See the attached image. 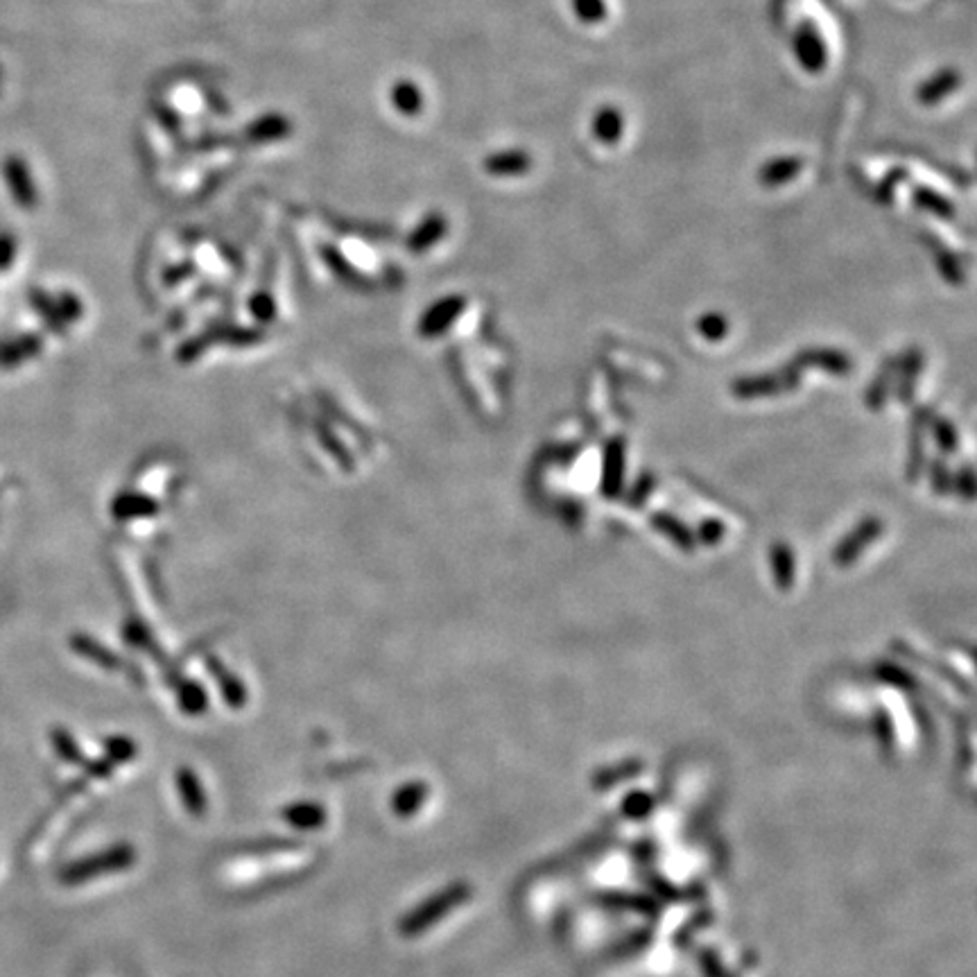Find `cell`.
I'll return each instance as SVG.
<instances>
[{
    "label": "cell",
    "instance_id": "obj_1",
    "mask_svg": "<svg viewBox=\"0 0 977 977\" xmlns=\"http://www.w3.org/2000/svg\"><path fill=\"white\" fill-rule=\"evenodd\" d=\"M466 896H469L466 885H451L446 887L444 892L430 896L426 903H421L419 907H414L410 914H405V919L401 921V935L403 937L423 935V932L430 930L432 925H437L439 919H444L448 912L455 910Z\"/></svg>",
    "mask_w": 977,
    "mask_h": 977
},
{
    "label": "cell",
    "instance_id": "obj_2",
    "mask_svg": "<svg viewBox=\"0 0 977 977\" xmlns=\"http://www.w3.org/2000/svg\"><path fill=\"white\" fill-rule=\"evenodd\" d=\"M3 177H5L7 190H10V195H12V200L16 206H21V209L30 211L39 204V188H37V184H34L32 172L28 168V163H25V159L16 157V154H10V157L3 161Z\"/></svg>",
    "mask_w": 977,
    "mask_h": 977
},
{
    "label": "cell",
    "instance_id": "obj_3",
    "mask_svg": "<svg viewBox=\"0 0 977 977\" xmlns=\"http://www.w3.org/2000/svg\"><path fill=\"white\" fill-rule=\"evenodd\" d=\"M134 862H136V853L132 846H116V849H111L109 853H102L98 858L82 862L80 867H75V871H71V878L84 880V878L102 876V873L125 871L132 867Z\"/></svg>",
    "mask_w": 977,
    "mask_h": 977
},
{
    "label": "cell",
    "instance_id": "obj_4",
    "mask_svg": "<svg viewBox=\"0 0 977 977\" xmlns=\"http://www.w3.org/2000/svg\"><path fill=\"white\" fill-rule=\"evenodd\" d=\"M794 53H797L801 66L812 73H819L826 66V43L808 23L801 25L797 37H794Z\"/></svg>",
    "mask_w": 977,
    "mask_h": 977
},
{
    "label": "cell",
    "instance_id": "obj_5",
    "mask_svg": "<svg viewBox=\"0 0 977 977\" xmlns=\"http://www.w3.org/2000/svg\"><path fill=\"white\" fill-rule=\"evenodd\" d=\"M484 170L494 177H518L532 170V157L523 150H503L484 159Z\"/></svg>",
    "mask_w": 977,
    "mask_h": 977
},
{
    "label": "cell",
    "instance_id": "obj_6",
    "mask_svg": "<svg viewBox=\"0 0 977 977\" xmlns=\"http://www.w3.org/2000/svg\"><path fill=\"white\" fill-rule=\"evenodd\" d=\"M292 134V123L283 114H265L245 127L249 143H270Z\"/></svg>",
    "mask_w": 977,
    "mask_h": 977
},
{
    "label": "cell",
    "instance_id": "obj_7",
    "mask_svg": "<svg viewBox=\"0 0 977 977\" xmlns=\"http://www.w3.org/2000/svg\"><path fill=\"white\" fill-rule=\"evenodd\" d=\"M957 84H959V75L955 71H950V68H946V71H937L930 80L919 84V89H916V100L923 102V105H937L939 100L948 98V95L957 89Z\"/></svg>",
    "mask_w": 977,
    "mask_h": 977
},
{
    "label": "cell",
    "instance_id": "obj_8",
    "mask_svg": "<svg viewBox=\"0 0 977 977\" xmlns=\"http://www.w3.org/2000/svg\"><path fill=\"white\" fill-rule=\"evenodd\" d=\"M801 170H803V159L778 157V159H769L765 166L758 170V179L763 186H783V184H790Z\"/></svg>",
    "mask_w": 977,
    "mask_h": 977
},
{
    "label": "cell",
    "instance_id": "obj_9",
    "mask_svg": "<svg viewBox=\"0 0 977 977\" xmlns=\"http://www.w3.org/2000/svg\"><path fill=\"white\" fill-rule=\"evenodd\" d=\"M283 819L297 830H315L326 824V810L313 801H299L283 808Z\"/></svg>",
    "mask_w": 977,
    "mask_h": 977
},
{
    "label": "cell",
    "instance_id": "obj_10",
    "mask_svg": "<svg viewBox=\"0 0 977 977\" xmlns=\"http://www.w3.org/2000/svg\"><path fill=\"white\" fill-rule=\"evenodd\" d=\"M426 797H428V785L426 783H421V781L405 783L403 788L396 790L394 797H392L394 815L401 817V819L414 817L417 815V810L423 806Z\"/></svg>",
    "mask_w": 977,
    "mask_h": 977
},
{
    "label": "cell",
    "instance_id": "obj_11",
    "mask_svg": "<svg viewBox=\"0 0 977 977\" xmlns=\"http://www.w3.org/2000/svg\"><path fill=\"white\" fill-rule=\"evenodd\" d=\"M593 136L598 138L600 143H618L620 138H622V132H625V120H622V114L616 109V107H602L595 111V116H593Z\"/></svg>",
    "mask_w": 977,
    "mask_h": 977
},
{
    "label": "cell",
    "instance_id": "obj_12",
    "mask_svg": "<svg viewBox=\"0 0 977 977\" xmlns=\"http://www.w3.org/2000/svg\"><path fill=\"white\" fill-rule=\"evenodd\" d=\"M177 788H179L181 799H184V806L188 808L190 815L202 817L204 810H206V794H204L200 778L190 772V769H179L177 772Z\"/></svg>",
    "mask_w": 977,
    "mask_h": 977
},
{
    "label": "cell",
    "instance_id": "obj_13",
    "mask_svg": "<svg viewBox=\"0 0 977 977\" xmlns=\"http://www.w3.org/2000/svg\"><path fill=\"white\" fill-rule=\"evenodd\" d=\"M389 98H392V105L396 111H399V114H403V116H419L421 114L423 93L414 82H410V80L396 82L392 86V93H389Z\"/></svg>",
    "mask_w": 977,
    "mask_h": 977
},
{
    "label": "cell",
    "instance_id": "obj_14",
    "mask_svg": "<svg viewBox=\"0 0 977 977\" xmlns=\"http://www.w3.org/2000/svg\"><path fill=\"white\" fill-rule=\"evenodd\" d=\"M444 233H446L444 215L442 213H430L428 218L412 231V236L408 240L410 249H414V252H423V249H428V247L435 245V242L442 240Z\"/></svg>",
    "mask_w": 977,
    "mask_h": 977
},
{
    "label": "cell",
    "instance_id": "obj_15",
    "mask_svg": "<svg viewBox=\"0 0 977 977\" xmlns=\"http://www.w3.org/2000/svg\"><path fill=\"white\" fill-rule=\"evenodd\" d=\"M570 7H573V12L579 21L589 25L602 23L609 14V7L604 0H570Z\"/></svg>",
    "mask_w": 977,
    "mask_h": 977
},
{
    "label": "cell",
    "instance_id": "obj_16",
    "mask_svg": "<svg viewBox=\"0 0 977 977\" xmlns=\"http://www.w3.org/2000/svg\"><path fill=\"white\" fill-rule=\"evenodd\" d=\"M916 204L925 206V209H930L935 213H950V204L946 202V197L932 193V190H928V188L916 190Z\"/></svg>",
    "mask_w": 977,
    "mask_h": 977
},
{
    "label": "cell",
    "instance_id": "obj_17",
    "mask_svg": "<svg viewBox=\"0 0 977 977\" xmlns=\"http://www.w3.org/2000/svg\"><path fill=\"white\" fill-rule=\"evenodd\" d=\"M14 249H16V240L12 233H0V267H5L7 263L12 261V256H14Z\"/></svg>",
    "mask_w": 977,
    "mask_h": 977
},
{
    "label": "cell",
    "instance_id": "obj_18",
    "mask_svg": "<svg viewBox=\"0 0 977 977\" xmlns=\"http://www.w3.org/2000/svg\"><path fill=\"white\" fill-rule=\"evenodd\" d=\"M224 143H231V138L229 136H206V138H197L195 145H193V150H218V148H224Z\"/></svg>",
    "mask_w": 977,
    "mask_h": 977
}]
</instances>
